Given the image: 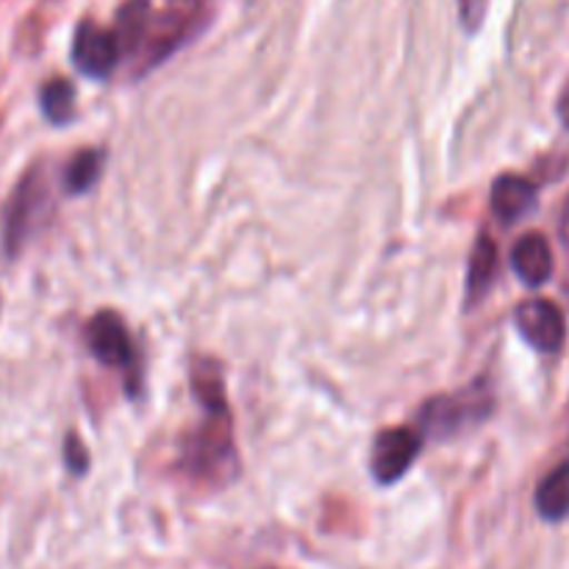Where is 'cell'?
Wrapping results in <instances>:
<instances>
[{"label":"cell","mask_w":569,"mask_h":569,"mask_svg":"<svg viewBox=\"0 0 569 569\" xmlns=\"http://www.w3.org/2000/svg\"><path fill=\"white\" fill-rule=\"evenodd\" d=\"M511 267L526 287H542L553 276V250L542 233H526L511 250Z\"/></svg>","instance_id":"9"},{"label":"cell","mask_w":569,"mask_h":569,"mask_svg":"<svg viewBox=\"0 0 569 569\" xmlns=\"http://www.w3.org/2000/svg\"><path fill=\"white\" fill-rule=\"evenodd\" d=\"M42 111L50 122L56 126H64L76 114V89L70 81H50L42 87Z\"/></svg>","instance_id":"14"},{"label":"cell","mask_w":569,"mask_h":569,"mask_svg":"<svg viewBox=\"0 0 569 569\" xmlns=\"http://www.w3.org/2000/svg\"><path fill=\"white\" fill-rule=\"evenodd\" d=\"M517 331L539 353H556L567 342V320L550 300H526L515 311Z\"/></svg>","instance_id":"4"},{"label":"cell","mask_w":569,"mask_h":569,"mask_svg":"<svg viewBox=\"0 0 569 569\" xmlns=\"http://www.w3.org/2000/svg\"><path fill=\"white\" fill-rule=\"evenodd\" d=\"M537 183L522 176H500L492 183V211L503 226H515L537 209Z\"/></svg>","instance_id":"8"},{"label":"cell","mask_w":569,"mask_h":569,"mask_svg":"<svg viewBox=\"0 0 569 569\" xmlns=\"http://www.w3.org/2000/svg\"><path fill=\"white\" fill-rule=\"evenodd\" d=\"M489 411V395L465 392L461 398H433L422 406L420 426L431 437H453L467 422L483 420Z\"/></svg>","instance_id":"3"},{"label":"cell","mask_w":569,"mask_h":569,"mask_svg":"<svg viewBox=\"0 0 569 569\" xmlns=\"http://www.w3.org/2000/svg\"><path fill=\"white\" fill-rule=\"evenodd\" d=\"M559 231H561V239H565V244L569 248V198H567V203H565V211H561Z\"/></svg>","instance_id":"17"},{"label":"cell","mask_w":569,"mask_h":569,"mask_svg":"<svg viewBox=\"0 0 569 569\" xmlns=\"http://www.w3.org/2000/svg\"><path fill=\"white\" fill-rule=\"evenodd\" d=\"M537 511L542 520L561 522L569 517V465L556 467L537 489Z\"/></svg>","instance_id":"11"},{"label":"cell","mask_w":569,"mask_h":569,"mask_svg":"<svg viewBox=\"0 0 569 569\" xmlns=\"http://www.w3.org/2000/svg\"><path fill=\"white\" fill-rule=\"evenodd\" d=\"M192 387L198 389L200 403L209 409V422L194 433L187 461L194 476L231 478L237 472V456L231 442V420H228L226 398H222V376L214 361H198L192 370Z\"/></svg>","instance_id":"1"},{"label":"cell","mask_w":569,"mask_h":569,"mask_svg":"<svg viewBox=\"0 0 569 569\" xmlns=\"http://www.w3.org/2000/svg\"><path fill=\"white\" fill-rule=\"evenodd\" d=\"M559 117H561V122L569 128V83H567L565 94L559 98Z\"/></svg>","instance_id":"18"},{"label":"cell","mask_w":569,"mask_h":569,"mask_svg":"<svg viewBox=\"0 0 569 569\" xmlns=\"http://www.w3.org/2000/svg\"><path fill=\"white\" fill-rule=\"evenodd\" d=\"M459 14L467 31L476 33L481 28L483 14H487V0H459Z\"/></svg>","instance_id":"15"},{"label":"cell","mask_w":569,"mask_h":569,"mask_svg":"<svg viewBox=\"0 0 569 569\" xmlns=\"http://www.w3.org/2000/svg\"><path fill=\"white\" fill-rule=\"evenodd\" d=\"M50 217V192L48 181L39 170L28 172L22 183L17 187L14 200L6 214V248L9 253H20L22 244L42 228V222Z\"/></svg>","instance_id":"2"},{"label":"cell","mask_w":569,"mask_h":569,"mask_svg":"<svg viewBox=\"0 0 569 569\" xmlns=\"http://www.w3.org/2000/svg\"><path fill=\"white\" fill-rule=\"evenodd\" d=\"M150 26V0H128L117 14L114 37L120 44V53H131L142 42L144 31Z\"/></svg>","instance_id":"12"},{"label":"cell","mask_w":569,"mask_h":569,"mask_svg":"<svg viewBox=\"0 0 569 569\" xmlns=\"http://www.w3.org/2000/svg\"><path fill=\"white\" fill-rule=\"evenodd\" d=\"M100 167H103V153H98V150H81L64 170L67 192L81 194L87 189H92L94 181L100 178Z\"/></svg>","instance_id":"13"},{"label":"cell","mask_w":569,"mask_h":569,"mask_svg":"<svg viewBox=\"0 0 569 569\" xmlns=\"http://www.w3.org/2000/svg\"><path fill=\"white\" fill-rule=\"evenodd\" d=\"M120 59V44L114 31H106L98 22H81L72 39V61L78 70L89 78H106L117 67Z\"/></svg>","instance_id":"6"},{"label":"cell","mask_w":569,"mask_h":569,"mask_svg":"<svg viewBox=\"0 0 569 569\" xmlns=\"http://www.w3.org/2000/svg\"><path fill=\"white\" fill-rule=\"evenodd\" d=\"M64 461L67 467H70L76 476H81V472H87V448H83L81 442H78L76 437L67 439L64 445Z\"/></svg>","instance_id":"16"},{"label":"cell","mask_w":569,"mask_h":569,"mask_svg":"<svg viewBox=\"0 0 569 569\" xmlns=\"http://www.w3.org/2000/svg\"><path fill=\"white\" fill-rule=\"evenodd\" d=\"M422 450V437L411 428H389L372 445V476L378 483H395L409 472Z\"/></svg>","instance_id":"5"},{"label":"cell","mask_w":569,"mask_h":569,"mask_svg":"<svg viewBox=\"0 0 569 569\" xmlns=\"http://www.w3.org/2000/svg\"><path fill=\"white\" fill-rule=\"evenodd\" d=\"M87 345L94 359L109 367H128L133 359L128 328L114 311H100L87 322Z\"/></svg>","instance_id":"7"},{"label":"cell","mask_w":569,"mask_h":569,"mask_svg":"<svg viewBox=\"0 0 569 569\" xmlns=\"http://www.w3.org/2000/svg\"><path fill=\"white\" fill-rule=\"evenodd\" d=\"M495 272H498V248L489 237H478L470 256V270H467V306H476L489 292Z\"/></svg>","instance_id":"10"}]
</instances>
